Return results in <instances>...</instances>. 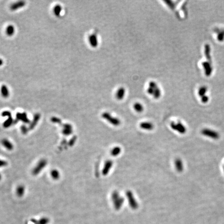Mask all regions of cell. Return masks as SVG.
<instances>
[{
    "instance_id": "30bf717a",
    "label": "cell",
    "mask_w": 224,
    "mask_h": 224,
    "mask_svg": "<svg viewBox=\"0 0 224 224\" xmlns=\"http://www.w3.org/2000/svg\"><path fill=\"white\" fill-rule=\"evenodd\" d=\"M16 120L18 121H22L25 124H29L30 123L29 118H28L26 113H17L16 114Z\"/></svg>"
},
{
    "instance_id": "484cf974",
    "label": "cell",
    "mask_w": 224,
    "mask_h": 224,
    "mask_svg": "<svg viewBox=\"0 0 224 224\" xmlns=\"http://www.w3.org/2000/svg\"><path fill=\"white\" fill-rule=\"evenodd\" d=\"M38 221V224H48L49 222V220L47 217H43L41 218Z\"/></svg>"
},
{
    "instance_id": "52a82bcc",
    "label": "cell",
    "mask_w": 224,
    "mask_h": 224,
    "mask_svg": "<svg viewBox=\"0 0 224 224\" xmlns=\"http://www.w3.org/2000/svg\"><path fill=\"white\" fill-rule=\"evenodd\" d=\"M201 133L208 137L211 138L213 139H218L219 138V134L217 132L212 130H210L208 129H204L201 131Z\"/></svg>"
},
{
    "instance_id": "d4e9b609",
    "label": "cell",
    "mask_w": 224,
    "mask_h": 224,
    "mask_svg": "<svg viewBox=\"0 0 224 224\" xmlns=\"http://www.w3.org/2000/svg\"><path fill=\"white\" fill-rule=\"evenodd\" d=\"M61 11H62V7L60 5H57L53 8V13L57 17L60 16Z\"/></svg>"
},
{
    "instance_id": "3957f363",
    "label": "cell",
    "mask_w": 224,
    "mask_h": 224,
    "mask_svg": "<svg viewBox=\"0 0 224 224\" xmlns=\"http://www.w3.org/2000/svg\"><path fill=\"white\" fill-rule=\"evenodd\" d=\"M102 117L114 126H119L121 124V121L119 119L112 116L109 112H104L101 115Z\"/></svg>"
},
{
    "instance_id": "4316f807",
    "label": "cell",
    "mask_w": 224,
    "mask_h": 224,
    "mask_svg": "<svg viewBox=\"0 0 224 224\" xmlns=\"http://www.w3.org/2000/svg\"><path fill=\"white\" fill-rule=\"evenodd\" d=\"M51 121H52L53 123L55 124H61V121L60 118L56 117H53L51 118Z\"/></svg>"
},
{
    "instance_id": "6da1fadb",
    "label": "cell",
    "mask_w": 224,
    "mask_h": 224,
    "mask_svg": "<svg viewBox=\"0 0 224 224\" xmlns=\"http://www.w3.org/2000/svg\"><path fill=\"white\" fill-rule=\"evenodd\" d=\"M146 92L148 94L152 96L155 99H158L161 96V89L157 83L153 80L148 83Z\"/></svg>"
},
{
    "instance_id": "5b68a950",
    "label": "cell",
    "mask_w": 224,
    "mask_h": 224,
    "mask_svg": "<svg viewBox=\"0 0 224 224\" xmlns=\"http://www.w3.org/2000/svg\"><path fill=\"white\" fill-rule=\"evenodd\" d=\"M126 196L130 207L132 209H136L138 208V203L136 200L132 192L130 190H128L126 192Z\"/></svg>"
},
{
    "instance_id": "277c9868",
    "label": "cell",
    "mask_w": 224,
    "mask_h": 224,
    "mask_svg": "<svg viewBox=\"0 0 224 224\" xmlns=\"http://www.w3.org/2000/svg\"><path fill=\"white\" fill-rule=\"evenodd\" d=\"M47 164V161L46 159H41L36 165V167L33 168L32 171L33 175L34 176L38 175L46 167Z\"/></svg>"
},
{
    "instance_id": "44dd1931",
    "label": "cell",
    "mask_w": 224,
    "mask_h": 224,
    "mask_svg": "<svg viewBox=\"0 0 224 224\" xmlns=\"http://www.w3.org/2000/svg\"><path fill=\"white\" fill-rule=\"evenodd\" d=\"M121 152V148L119 146H116L113 148L112 150H111V155L113 156H117L119 155Z\"/></svg>"
},
{
    "instance_id": "4fadbf2b",
    "label": "cell",
    "mask_w": 224,
    "mask_h": 224,
    "mask_svg": "<svg viewBox=\"0 0 224 224\" xmlns=\"http://www.w3.org/2000/svg\"><path fill=\"white\" fill-rule=\"evenodd\" d=\"M73 132V128L71 125L69 124H64L63 125L62 133L65 136L70 135Z\"/></svg>"
},
{
    "instance_id": "836d02e7",
    "label": "cell",
    "mask_w": 224,
    "mask_h": 224,
    "mask_svg": "<svg viewBox=\"0 0 224 224\" xmlns=\"http://www.w3.org/2000/svg\"></svg>"
},
{
    "instance_id": "ba28073f",
    "label": "cell",
    "mask_w": 224,
    "mask_h": 224,
    "mask_svg": "<svg viewBox=\"0 0 224 224\" xmlns=\"http://www.w3.org/2000/svg\"><path fill=\"white\" fill-rule=\"evenodd\" d=\"M113 161L111 160H107L106 162H105L102 171V173L104 176H106L109 174L111 169L113 167Z\"/></svg>"
},
{
    "instance_id": "f546056e",
    "label": "cell",
    "mask_w": 224,
    "mask_h": 224,
    "mask_svg": "<svg viewBox=\"0 0 224 224\" xmlns=\"http://www.w3.org/2000/svg\"><path fill=\"white\" fill-rule=\"evenodd\" d=\"M29 129H28L27 127H26L25 126H22L21 128V132L22 133L24 134H27V132H28V130H29Z\"/></svg>"
},
{
    "instance_id": "8992f818",
    "label": "cell",
    "mask_w": 224,
    "mask_h": 224,
    "mask_svg": "<svg viewBox=\"0 0 224 224\" xmlns=\"http://www.w3.org/2000/svg\"><path fill=\"white\" fill-rule=\"evenodd\" d=\"M170 126L173 130L177 131V132L180 133L181 134H184L186 132V128L181 122H172L171 123Z\"/></svg>"
},
{
    "instance_id": "ac0fdd59",
    "label": "cell",
    "mask_w": 224,
    "mask_h": 224,
    "mask_svg": "<svg viewBox=\"0 0 224 224\" xmlns=\"http://www.w3.org/2000/svg\"><path fill=\"white\" fill-rule=\"evenodd\" d=\"M24 192H25V188L24 185H20L17 186L16 192V195L18 197H22L24 194Z\"/></svg>"
},
{
    "instance_id": "2e32d148",
    "label": "cell",
    "mask_w": 224,
    "mask_h": 224,
    "mask_svg": "<svg viewBox=\"0 0 224 224\" xmlns=\"http://www.w3.org/2000/svg\"><path fill=\"white\" fill-rule=\"evenodd\" d=\"M1 143L7 150H12L14 148V145L12 142L8 139H3L1 141Z\"/></svg>"
},
{
    "instance_id": "d6986e66",
    "label": "cell",
    "mask_w": 224,
    "mask_h": 224,
    "mask_svg": "<svg viewBox=\"0 0 224 224\" xmlns=\"http://www.w3.org/2000/svg\"><path fill=\"white\" fill-rule=\"evenodd\" d=\"M1 93L2 96V97L5 98H7L9 97V89L7 88V86L5 85L1 86Z\"/></svg>"
},
{
    "instance_id": "9c48e42d",
    "label": "cell",
    "mask_w": 224,
    "mask_h": 224,
    "mask_svg": "<svg viewBox=\"0 0 224 224\" xmlns=\"http://www.w3.org/2000/svg\"><path fill=\"white\" fill-rule=\"evenodd\" d=\"M89 43L90 46L93 48H96L98 46V38L96 33H93L89 36Z\"/></svg>"
},
{
    "instance_id": "9a60e30c",
    "label": "cell",
    "mask_w": 224,
    "mask_h": 224,
    "mask_svg": "<svg viewBox=\"0 0 224 224\" xmlns=\"http://www.w3.org/2000/svg\"><path fill=\"white\" fill-rule=\"evenodd\" d=\"M26 5V2L24 1H18L16 3L13 4L10 7V9L11 11H15L17 9H20V8H22L24 6H25Z\"/></svg>"
},
{
    "instance_id": "4dcf8cb0",
    "label": "cell",
    "mask_w": 224,
    "mask_h": 224,
    "mask_svg": "<svg viewBox=\"0 0 224 224\" xmlns=\"http://www.w3.org/2000/svg\"><path fill=\"white\" fill-rule=\"evenodd\" d=\"M76 136H73V138H72L70 140V141L69 142V145L72 146L74 145V144L75 143L76 141Z\"/></svg>"
},
{
    "instance_id": "7a4b0ae2",
    "label": "cell",
    "mask_w": 224,
    "mask_h": 224,
    "mask_svg": "<svg viewBox=\"0 0 224 224\" xmlns=\"http://www.w3.org/2000/svg\"><path fill=\"white\" fill-rule=\"evenodd\" d=\"M111 198L115 209H120L124 203V199L123 197H121L117 191L115 190L112 192Z\"/></svg>"
},
{
    "instance_id": "f1b7e54d",
    "label": "cell",
    "mask_w": 224,
    "mask_h": 224,
    "mask_svg": "<svg viewBox=\"0 0 224 224\" xmlns=\"http://www.w3.org/2000/svg\"><path fill=\"white\" fill-rule=\"evenodd\" d=\"M7 165V162L5 160L0 159V168L6 167Z\"/></svg>"
},
{
    "instance_id": "8fae6325",
    "label": "cell",
    "mask_w": 224,
    "mask_h": 224,
    "mask_svg": "<svg viewBox=\"0 0 224 224\" xmlns=\"http://www.w3.org/2000/svg\"><path fill=\"white\" fill-rule=\"evenodd\" d=\"M126 94V89L123 87H121L117 90L115 93V98L118 100H122Z\"/></svg>"
},
{
    "instance_id": "603a6c76",
    "label": "cell",
    "mask_w": 224,
    "mask_h": 224,
    "mask_svg": "<svg viewBox=\"0 0 224 224\" xmlns=\"http://www.w3.org/2000/svg\"><path fill=\"white\" fill-rule=\"evenodd\" d=\"M50 175L53 179L54 180H58L60 178V172L56 169H53L50 172Z\"/></svg>"
},
{
    "instance_id": "e0dca14e",
    "label": "cell",
    "mask_w": 224,
    "mask_h": 224,
    "mask_svg": "<svg viewBox=\"0 0 224 224\" xmlns=\"http://www.w3.org/2000/svg\"><path fill=\"white\" fill-rule=\"evenodd\" d=\"M175 167L177 170V171L179 172H182L184 170V165L181 159L177 158L175 159Z\"/></svg>"
},
{
    "instance_id": "7402d4cb",
    "label": "cell",
    "mask_w": 224,
    "mask_h": 224,
    "mask_svg": "<svg viewBox=\"0 0 224 224\" xmlns=\"http://www.w3.org/2000/svg\"><path fill=\"white\" fill-rule=\"evenodd\" d=\"M14 121L13 120V119L12 118V116L8 117V118L7 119V120H6V121H5V122H4V123H3V127L5 128H9V127H11L12 125H13V123H14Z\"/></svg>"
},
{
    "instance_id": "5bb4252c",
    "label": "cell",
    "mask_w": 224,
    "mask_h": 224,
    "mask_svg": "<svg viewBox=\"0 0 224 224\" xmlns=\"http://www.w3.org/2000/svg\"><path fill=\"white\" fill-rule=\"evenodd\" d=\"M140 127L143 130L150 131V130H152L153 129L154 126L153 124L150 122L144 121V122H143L140 124Z\"/></svg>"
},
{
    "instance_id": "ffe728a7",
    "label": "cell",
    "mask_w": 224,
    "mask_h": 224,
    "mask_svg": "<svg viewBox=\"0 0 224 224\" xmlns=\"http://www.w3.org/2000/svg\"><path fill=\"white\" fill-rule=\"evenodd\" d=\"M133 109L138 113H142L144 111V106L141 103L136 102L133 105Z\"/></svg>"
},
{
    "instance_id": "1f68e13d",
    "label": "cell",
    "mask_w": 224,
    "mask_h": 224,
    "mask_svg": "<svg viewBox=\"0 0 224 224\" xmlns=\"http://www.w3.org/2000/svg\"><path fill=\"white\" fill-rule=\"evenodd\" d=\"M3 64V61L2 59H0V66L2 65Z\"/></svg>"
},
{
    "instance_id": "cb8c5ba5",
    "label": "cell",
    "mask_w": 224,
    "mask_h": 224,
    "mask_svg": "<svg viewBox=\"0 0 224 224\" xmlns=\"http://www.w3.org/2000/svg\"><path fill=\"white\" fill-rule=\"evenodd\" d=\"M15 32V28L13 25H9L6 30V34L9 36H13Z\"/></svg>"
},
{
    "instance_id": "83f0119b",
    "label": "cell",
    "mask_w": 224,
    "mask_h": 224,
    "mask_svg": "<svg viewBox=\"0 0 224 224\" xmlns=\"http://www.w3.org/2000/svg\"><path fill=\"white\" fill-rule=\"evenodd\" d=\"M2 116L3 117H9L12 116V114H11V112L8 111H4V112H2Z\"/></svg>"
},
{
    "instance_id": "e575fe53",
    "label": "cell",
    "mask_w": 224,
    "mask_h": 224,
    "mask_svg": "<svg viewBox=\"0 0 224 224\" xmlns=\"http://www.w3.org/2000/svg\"></svg>"
},
{
    "instance_id": "d6a6232c",
    "label": "cell",
    "mask_w": 224,
    "mask_h": 224,
    "mask_svg": "<svg viewBox=\"0 0 224 224\" xmlns=\"http://www.w3.org/2000/svg\"><path fill=\"white\" fill-rule=\"evenodd\" d=\"M1 178H2V175H1V174H0V180H1Z\"/></svg>"
},
{
    "instance_id": "7c38bea8",
    "label": "cell",
    "mask_w": 224,
    "mask_h": 224,
    "mask_svg": "<svg viewBox=\"0 0 224 224\" xmlns=\"http://www.w3.org/2000/svg\"><path fill=\"white\" fill-rule=\"evenodd\" d=\"M41 118V115L39 113H36L33 116L32 121L30 122L29 126L30 130H32L38 124V121Z\"/></svg>"
}]
</instances>
